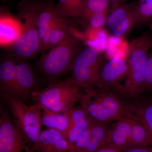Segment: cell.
Listing matches in <instances>:
<instances>
[{"instance_id":"cell-1","label":"cell","mask_w":152,"mask_h":152,"mask_svg":"<svg viewBox=\"0 0 152 152\" xmlns=\"http://www.w3.org/2000/svg\"><path fill=\"white\" fill-rule=\"evenodd\" d=\"M85 47L75 34L71 36L44 53L34 65L41 81L48 85L61 81L70 72L73 64Z\"/></svg>"},{"instance_id":"cell-2","label":"cell","mask_w":152,"mask_h":152,"mask_svg":"<svg viewBox=\"0 0 152 152\" xmlns=\"http://www.w3.org/2000/svg\"><path fill=\"white\" fill-rule=\"evenodd\" d=\"M152 46V36L148 31L133 39L129 43L126 60V76L113 91L122 97L132 99L144 92L147 59Z\"/></svg>"},{"instance_id":"cell-3","label":"cell","mask_w":152,"mask_h":152,"mask_svg":"<svg viewBox=\"0 0 152 152\" xmlns=\"http://www.w3.org/2000/svg\"><path fill=\"white\" fill-rule=\"evenodd\" d=\"M17 9V17L22 23V33L6 50L17 64H20L33 59L40 54V44L36 19L27 1H20Z\"/></svg>"},{"instance_id":"cell-4","label":"cell","mask_w":152,"mask_h":152,"mask_svg":"<svg viewBox=\"0 0 152 152\" xmlns=\"http://www.w3.org/2000/svg\"><path fill=\"white\" fill-rule=\"evenodd\" d=\"M80 88L67 79L37 91L31 97L35 103L50 110L68 113L80 100Z\"/></svg>"},{"instance_id":"cell-5","label":"cell","mask_w":152,"mask_h":152,"mask_svg":"<svg viewBox=\"0 0 152 152\" xmlns=\"http://www.w3.org/2000/svg\"><path fill=\"white\" fill-rule=\"evenodd\" d=\"M7 102L15 125L31 141L36 151L40 152L39 137L43 126L40 106L36 103L29 105L24 101L14 98Z\"/></svg>"},{"instance_id":"cell-6","label":"cell","mask_w":152,"mask_h":152,"mask_svg":"<svg viewBox=\"0 0 152 152\" xmlns=\"http://www.w3.org/2000/svg\"><path fill=\"white\" fill-rule=\"evenodd\" d=\"M106 61L94 49L85 46L77 56L68 79L80 88H96L100 73Z\"/></svg>"},{"instance_id":"cell-7","label":"cell","mask_w":152,"mask_h":152,"mask_svg":"<svg viewBox=\"0 0 152 152\" xmlns=\"http://www.w3.org/2000/svg\"><path fill=\"white\" fill-rule=\"evenodd\" d=\"M37 22L40 44V54L48 49L50 31L65 17L53 0H26Z\"/></svg>"},{"instance_id":"cell-8","label":"cell","mask_w":152,"mask_h":152,"mask_svg":"<svg viewBox=\"0 0 152 152\" xmlns=\"http://www.w3.org/2000/svg\"><path fill=\"white\" fill-rule=\"evenodd\" d=\"M0 152H37L2 108L0 111Z\"/></svg>"},{"instance_id":"cell-9","label":"cell","mask_w":152,"mask_h":152,"mask_svg":"<svg viewBox=\"0 0 152 152\" xmlns=\"http://www.w3.org/2000/svg\"><path fill=\"white\" fill-rule=\"evenodd\" d=\"M106 25L115 37H125L139 24L137 1L112 6Z\"/></svg>"},{"instance_id":"cell-10","label":"cell","mask_w":152,"mask_h":152,"mask_svg":"<svg viewBox=\"0 0 152 152\" xmlns=\"http://www.w3.org/2000/svg\"><path fill=\"white\" fill-rule=\"evenodd\" d=\"M85 92L99 102L114 121L124 118L135 120L126 104L119 95L112 91H104L97 88H83Z\"/></svg>"},{"instance_id":"cell-11","label":"cell","mask_w":152,"mask_h":152,"mask_svg":"<svg viewBox=\"0 0 152 152\" xmlns=\"http://www.w3.org/2000/svg\"><path fill=\"white\" fill-rule=\"evenodd\" d=\"M127 70L126 61L122 58H113L105 62L101 69L97 88L113 91L124 80Z\"/></svg>"},{"instance_id":"cell-12","label":"cell","mask_w":152,"mask_h":152,"mask_svg":"<svg viewBox=\"0 0 152 152\" xmlns=\"http://www.w3.org/2000/svg\"><path fill=\"white\" fill-rule=\"evenodd\" d=\"M35 73L34 68L26 62L17 64L15 99L25 102L33 93L42 89L40 80Z\"/></svg>"},{"instance_id":"cell-13","label":"cell","mask_w":152,"mask_h":152,"mask_svg":"<svg viewBox=\"0 0 152 152\" xmlns=\"http://www.w3.org/2000/svg\"><path fill=\"white\" fill-rule=\"evenodd\" d=\"M17 63L9 53L3 54L0 59V91L2 97L7 102L16 98V67Z\"/></svg>"},{"instance_id":"cell-14","label":"cell","mask_w":152,"mask_h":152,"mask_svg":"<svg viewBox=\"0 0 152 152\" xmlns=\"http://www.w3.org/2000/svg\"><path fill=\"white\" fill-rule=\"evenodd\" d=\"M22 25L18 17L12 15L8 10L1 8L0 16V45L7 49L10 47L20 36Z\"/></svg>"},{"instance_id":"cell-15","label":"cell","mask_w":152,"mask_h":152,"mask_svg":"<svg viewBox=\"0 0 152 152\" xmlns=\"http://www.w3.org/2000/svg\"><path fill=\"white\" fill-rule=\"evenodd\" d=\"M40 152H67L75 149V146L62 133L46 128L41 131L39 137Z\"/></svg>"},{"instance_id":"cell-16","label":"cell","mask_w":152,"mask_h":152,"mask_svg":"<svg viewBox=\"0 0 152 152\" xmlns=\"http://www.w3.org/2000/svg\"><path fill=\"white\" fill-rule=\"evenodd\" d=\"M131 119L118 120L110 127L105 145L123 152L127 150L132 125Z\"/></svg>"},{"instance_id":"cell-17","label":"cell","mask_w":152,"mask_h":152,"mask_svg":"<svg viewBox=\"0 0 152 152\" xmlns=\"http://www.w3.org/2000/svg\"><path fill=\"white\" fill-rule=\"evenodd\" d=\"M69 124L64 134L66 139L74 145L76 139L90 124V119L81 107H74L69 111Z\"/></svg>"},{"instance_id":"cell-18","label":"cell","mask_w":152,"mask_h":152,"mask_svg":"<svg viewBox=\"0 0 152 152\" xmlns=\"http://www.w3.org/2000/svg\"><path fill=\"white\" fill-rule=\"evenodd\" d=\"M132 104H126L136 121L146 128L152 139V96L136 100Z\"/></svg>"},{"instance_id":"cell-19","label":"cell","mask_w":152,"mask_h":152,"mask_svg":"<svg viewBox=\"0 0 152 152\" xmlns=\"http://www.w3.org/2000/svg\"><path fill=\"white\" fill-rule=\"evenodd\" d=\"M79 102L90 119L103 124H108L114 121L103 106L85 91Z\"/></svg>"},{"instance_id":"cell-20","label":"cell","mask_w":152,"mask_h":152,"mask_svg":"<svg viewBox=\"0 0 152 152\" xmlns=\"http://www.w3.org/2000/svg\"><path fill=\"white\" fill-rule=\"evenodd\" d=\"M40 106L42 109L43 126L46 128L59 131L64 134L67 131L69 124V112L61 113L53 111L43 106Z\"/></svg>"},{"instance_id":"cell-21","label":"cell","mask_w":152,"mask_h":152,"mask_svg":"<svg viewBox=\"0 0 152 152\" xmlns=\"http://www.w3.org/2000/svg\"><path fill=\"white\" fill-rule=\"evenodd\" d=\"M90 120L91 127L89 140L86 147L81 152H94L105 145L110 129L108 124L96 122Z\"/></svg>"},{"instance_id":"cell-22","label":"cell","mask_w":152,"mask_h":152,"mask_svg":"<svg viewBox=\"0 0 152 152\" xmlns=\"http://www.w3.org/2000/svg\"><path fill=\"white\" fill-rule=\"evenodd\" d=\"M150 146H152V139L148 132L140 123L132 120L127 150Z\"/></svg>"},{"instance_id":"cell-23","label":"cell","mask_w":152,"mask_h":152,"mask_svg":"<svg viewBox=\"0 0 152 152\" xmlns=\"http://www.w3.org/2000/svg\"><path fill=\"white\" fill-rule=\"evenodd\" d=\"M110 4L109 0H84L76 19L81 20L94 14L108 12Z\"/></svg>"},{"instance_id":"cell-24","label":"cell","mask_w":152,"mask_h":152,"mask_svg":"<svg viewBox=\"0 0 152 152\" xmlns=\"http://www.w3.org/2000/svg\"><path fill=\"white\" fill-rule=\"evenodd\" d=\"M57 7L65 16L76 19L84 0H58Z\"/></svg>"},{"instance_id":"cell-25","label":"cell","mask_w":152,"mask_h":152,"mask_svg":"<svg viewBox=\"0 0 152 152\" xmlns=\"http://www.w3.org/2000/svg\"><path fill=\"white\" fill-rule=\"evenodd\" d=\"M139 24L144 25L152 19V0H136Z\"/></svg>"},{"instance_id":"cell-26","label":"cell","mask_w":152,"mask_h":152,"mask_svg":"<svg viewBox=\"0 0 152 152\" xmlns=\"http://www.w3.org/2000/svg\"><path fill=\"white\" fill-rule=\"evenodd\" d=\"M107 12H101L91 15L86 18L80 20L88 27L92 28H98L103 27L106 23Z\"/></svg>"},{"instance_id":"cell-27","label":"cell","mask_w":152,"mask_h":152,"mask_svg":"<svg viewBox=\"0 0 152 152\" xmlns=\"http://www.w3.org/2000/svg\"><path fill=\"white\" fill-rule=\"evenodd\" d=\"M90 119V118H89ZM91 120L90 119V124L88 127L83 131L76 139L74 146L76 151L82 152L86 147L89 140L90 134L91 131Z\"/></svg>"},{"instance_id":"cell-28","label":"cell","mask_w":152,"mask_h":152,"mask_svg":"<svg viewBox=\"0 0 152 152\" xmlns=\"http://www.w3.org/2000/svg\"><path fill=\"white\" fill-rule=\"evenodd\" d=\"M144 92H152V46L149 52L147 59Z\"/></svg>"},{"instance_id":"cell-29","label":"cell","mask_w":152,"mask_h":152,"mask_svg":"<svg viewBox=\"0 0 152 152\" xmlns=\"http://www.w3.org/2000/svg\"><path fill=\"white\" fill-rule=\"evenodd\" d=\"M122 152H152V146L137 148L127 150Z\"/></svg>"},{"instance_id":"cell-30","label":"cell","mask_w":152,"mask_h":152,"mask_svg":"<svg viewBox=\"0 0 152 152\" xmlns=\"http://www.w3.org/2000/svg\"><path fill=\"white\" fill-rule=\"evenodd\" d=\"M94 152H122L119 150L114 148L108 146H104L96 151Z\"/></svg>"},{"instance_id":"cell-31","label":"cell","mask_w":152,"mask_h":152,"mask_svg":"<svg viewBox=\"0 0 152 152\" xmlns=\"http://www.w3.org/2000/svg\"><path fill=\"white\" fill-rule=\"evenodd\" d=\"M112 6L127 3L130 0H109Z\"/></svg>"},{"instance_id":"cell-32","label":"cell","mask_w":152,"mask_h":152,"mask_svg":"<svg viewBox=\"0 0 152 152\" xmlns=\"http://www.w3.org/2000/svg\"><path fill=\"white\" fill-rule=\"evenodd\" d=\"M2 1L4 2H7L10 1H16V0H1ZM20 1H22V0H20Z\"/></svg>"},{"instance_id":"cell-33","label":"cell","mask_w":152,"mask_h":152,"mask_svg":"<svg viewBox=\"0 0 152 152\" xmlns=\"http://www.w3.org/2000/svg\"><path fill=\"white\" fill-rule=\"evenodd\" d=\"M67 152H81L80 151H76V150H71V151H69Z\"/></svg>"},{"instance_id":"cell-34","label":"cell","mask_w":152,"mask_h":152,"mask_svg":"<svg viewBox=\"0 0 152 152\" xmlns=\"http://www.w3.org/2000/svg\"><path fill=\"white\" fill-rule=\"evenodd\" d=\"M151 28L152 30V23L151 24Z\"/></svg>"}]
</instances>
